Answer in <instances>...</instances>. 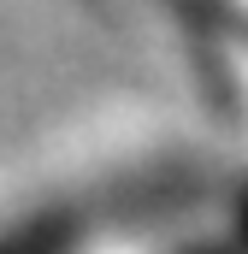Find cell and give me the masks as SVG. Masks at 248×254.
Returning a JSON list of instances; mask_svg holds the SVG:
<instances>
[{
    "instance_id": "obj_2",
    "label": "cell",
    "mask_w": 248,
    "mask_h": 254,
    "mask_svg": "<svg viewBox=\"0 0 248 254\" xmlns=\"http://www.w3.org/2000/svg\"><path fill=\"white\" fill-rule=\"evenodd\" d=\"M219 231L248 254V178H231V190H225V207H219Z\"/></svg>"
},
{
    "instance_id": "obj_3",
    "label": "cell",
    "mask_w": 248,
    "mask_h": 254,
    "mask_svg": "<svg viewBox=\"0 0 248 254\" xmlns=\"http://www.w3.org/2000/svg\"><path fill=\"white\" fill-rule=\"evenodd\" d=\"M160 254H243L219 225H207V231H189V237H178V243H166Z\"/></svg>"
},
{
    "instance_id": "obj_4",
    "label": "cell",
    "mask_w": 248,
    "mask_h": 254,
    "mask_svg": "<svg viewBox=\"0 0 248 254\" xmlns=\"http://www.w3.org/2000/svg\"><path fill=\"white\" fill-rule=\"evenodd\" d=\"M231 48L248 54V6H237V24H231Z\"/></svg>"
},
{
    "instance_id": "obj_1",
    "label": "cell",
    "mask_w": 248,
    "mask_h": 254,
    "mask_svg": "<svg viewBox=\"0 0 248 254\" xmlns=\"http://www.w3.org/2000/svg\"><path fill=\"white\" fill-rule=\"evenodd\" d=\"M101 243H113V225L95 184L48 190L0 219V254H95Z\"/></svg>"
}]
</instances>
